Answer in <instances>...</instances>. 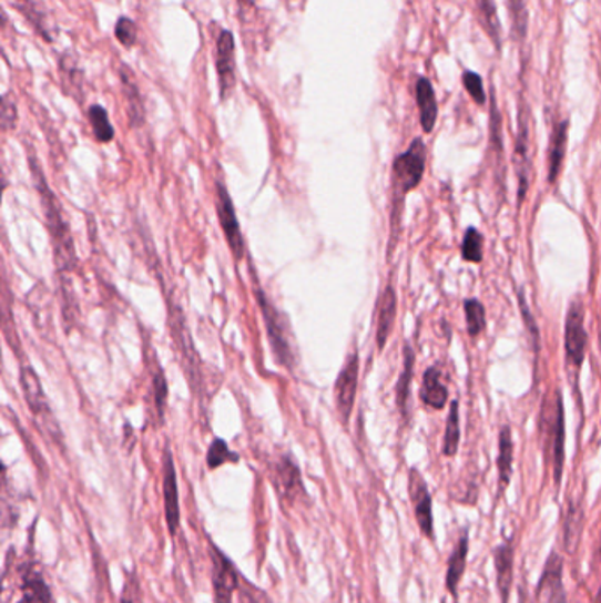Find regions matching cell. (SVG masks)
<instances>
[{
	"label": "cell",
	"instance_id": "6da1fadb",
	"mask_svg": "<svg viewBox=\"0 0 601 603\" xmlns=\"http://www.w3.org/2000/svg\"><path fill=\"white\" fill-rule=\"evenodd\" d=\"M427 149L421 139H415L408 151L397 155L391 166L390 182V238L387 258L390 259L399 244L403 229L404 202L412 190L420 186L426 173Z\"/></svg>",
	"mask_w": 601,
	"mask_h": 603
},
{
	"label": "cell",
	"instance_id": "7a4b0ae2",
	"mask_svg": "<svg viewBox=\"0 0 601 603\" xmlns=\"http://www.w3.org/2000/svg\"><path fill=\"white\" fill-rule=\"evenodd\" d=\"M254 295L258 300L259 309H262L263 321H265V328H267V337L271 340L272 351H274L275 360L281 366L293 369L295 367V357H293L292 345L288 339V324L283 318L277 307L272 306L267 295L263 292L262 286L258 285L256 276H254Z\"/></svg>",
	"mask_w": 601,
	"mask_h": 603
},
{
	"label": "cell",
	"instance_id": "3957f363",
	"mask_svg": "<svg viewBox=\"0 0 601 603\" xmlns=\"http://www.w3.org/2000/svg\"><path fill=\"white\" fill-rule=\"evenodd\" d=\"M584 319V304L580 302V298L571 300L567 313V324H564V351H567L568 366L575 369L577 376L584 364L585 349H588L589 336L585 333Z\"/></svg>",
	"mask_w": 601,
	"mask_h": 603
},
{
	"label": "cell",
	"instance_id": "277c9868",
	"mask_svg": "<svg viewBox=\"0 0 601 603\" xmlns=\"http://www.w3.org/2000/svg\"><path fill=\"white\" fill-rule=\"evenodd\" d=\"M39 193L43 196V208L47 214L48 228L52 233L53 242H55L57 262H61L62 267L71 265L74 259L73 238L65 225L64 217L61 214V207L57 205L53 194L48 190L47 182L38 177Z\"/></svg>",
	"mask_w": 601,
	"mask_h": 603
},
{
	"label": "cell",
	"instance_id": "5b68a950",
	"mask_svg": "<svg viewBox=\"0 0 601 603\" xmlns=\"http://www.w3.org/2000/svg\"><path fill=\"white\" fill-rule=\"evenodd\" d=\"M358 376H360V358H358L357 349H353L348 360L340 369L337 381H335V405L339 411L340 420L344 426H348L352 418L353 408H355V399H357Z\"/></svg>",
	"mask_w": 601,
	"mask_h": 603
},
{
	"label": "cell",
	"instance_id": "8992f818",
	"mask_svg": "<svg viewBox=\"0 0 601 603\" xmlns=\"http://www.w3.org/2000/svg\"><path fill=\"white\" fill-rule=\"evenodd\" d=\"M409 498L417 518L418 528L430 542H435V518H432V495L420 471L417 468L409 470L408 479Z\"/></svg>",
	"mask_w": 601,
	"mask_h": 603
},
{
	"label": "cell",
	"instance_id": "52a82bcc",
	"mask_svg": "<svg viewBox=\"0 0 601 603\" xmlns=\"http://www.w3.org/2000/svg\"><path fill=\"white\" fill-rule=\"evenodd\" d=\"M212 586H214L215 603H233V595L238 590L241 575L224 552L211 543Z\"/></svg>",
	"mask_w": 601,
	"mask_h": 603
},
{
	"label": "cell",
	"instance_id": "ba28073f",
	"mask_svg": "<svg viewBox=\"0 0 601 603\" xmlns=\"http://www.w3.org/2000/svg\"><path fill=\"white\" fill-rule=\"evenodd\" d=\"M215 187H217V203H215V207H217L221 228H223L224 237L228 241L232 255L235 256L236 262H241L245 256V244L244 237H242L241 225H238V219H236L232 196H230L228 190H226L223 182H217Z\"/></svg>",
	"mask_w": 601,
	"mask_h": 603
},
{
	"label": "cell",
	"instance_id": "9c48e42d",
	"mask_svg": "<svg viewBox=\"0 0 601 603\" xmlns=\"http://www.w3.org/2000/svg\"><path fill=\"white\" fill-rule=\"evenodd\" d=\"M563 556L552 551L547 558L546 569L538 581L537 596H546V603H567V591L563 584Z\"/></svg>",
	"mask_w": 601,
	"mask_h": 603
},
{
	"label": "cell",
	"instance_id": "30bf717a",
	"mask_svg": "<svg viewBox=\"0 0 601 603\" xmlns=\"http://www.w3.org/2000/svg\"><path fill=\"white\" fill-rule=\"evenodd\" d=\"M215 68L220 76L221 98L226 100L235 86V39L230 31H223L215 43Z\"/></svg>",
	"mask_w": 601,
	"mask_h": 603
},
{
	"label": "cell",
	"instance_id": "8fae6325",
	"mask_svg": "<svg viewBox=\"0 0 601 603\" xmlns=\"http://www.w3.org/2000/svg\"><path fill=\"white\" fill-rule=\"evenodd\" d=\"M516 170L519 177V202H524L526 193L529 187V172H531V163H529V113L526 109V103L520 104L519 113V134L516 142Z\"/></svg>",
	"mask_w": 601,
	"mask_h": 603
},
{
	"label": "cell",
	"instance_id": "7c38bea8",
	"mask_svg": "<svg viewBox=\"0 0 601 603\" xmlns=\"http://www.w3.org/2000/svg\"><path fill=\"white\" fill-rule=\"evenodd\" d=\"M564 405L563 394L556 390V411L554 422H552V432H550V449H552V464H554L556 489L561 488L564 470V441H567V431H564Z\"/></svg>",
	"mask_w": 601,
	"mask_h": 603
},
{
	"label": "cell",
	"instance_id": "4fadbf2b",
	"mask_svg": "<svg viewBox=\"0 0 601 603\" xmlns=\"http://www.w3.org/2000/svg\"><path fill=\"white\" fill-rule=\"evenodd\" d=\"M495 566L501 603H508L511 586H513V572H516V545H513V539L499 543L498 548L495 549Z\"/></svg>",
	"mask_w": 601,
	"mask_h": 603
},
{
	"label": "cell",
	"instance_id": "5bb4252c",
	"mask_svg": "<svg viewBox=\"0 0 601 603\" xmlns=\"http://www.w3.org/2000/svg\"><path fill=\"white\" fill-rule=\"evenodd\" d=\"M397 316V294L394 286L388 285L379 297L378 304H376V319H378V327H376V345H378L379 351L387 346L388 337H390L391 328L396 324Z\"/></svg>",
	"mask_w": 601,
	"mask_h": 603
},
{
	"label": "cell",
	"instance_id": "9a60e30c",
	"mask_svg": "<svg viewBox=\"0 0 601 603\" xmlns=\"http://www.w3.org/2000/svg\"><path fill=\"white\" fill-rule=\"evenodd\" d=\"M275 473H277V482L275 488L279 489L283 498H288L289 501H295L297 498H304L307 495L305 491L304 482H302L300 470L298 466L293 461L292 456H284L277 466H275Z\"/></svg>",
	"mask_w": 601,
	"mask_h": 603
},
{
	"label": "cell",
	"instance_id": "2e32d148",
	"mask_svg": "<svg viewBox=\"0 0 601 603\" xmlns=\"http://www.w3.org/2000/svg\"><path fill=\"white\" fill-rule=\"evenodd\" d=\"M164 509L170 533L175 534L181 524V509H179V488H176L175 464L170 452L164 459Z\"/></svg>",
	"mask_w": 601,
	"mask_h": 603
},
{
	"label": "cell",
	"instance_id": "e0dca14e",
	"mask_svg": "<svg viewBox=\"0 0 601 603\" xmlns=\"http://www.w3.org/2000/svg\"><path fill=\"white\" fill-rule=\"evenodd\" d=\"M415 98L420 110V124L424 133H432L438 121V100H436L435 86L426 76H420L415 83Z\"/></svg>",
	"mask_w": 601,
	"mask_h": 603
},
{
	"label": "cell",
	"instance_id": "ac0fdd59",
	"mask_svg": "<svg viewBox=\"0 0 601 603\" xmlns=\"http://www.w3.org/2000/svg\"><path fill=\"white\" fill-rule=\"evenodd\" d=\"M20 379H22V388L23 394H26L27 405L31 408L34 417L39 418L41 422H44V427H47V422L55 423L52 411L48 408L47 397H44L43 388H41V384H39L35 372L32 371V369H29V367H26L22 371V378Z\"/></svg>",
	"mask_w": 601,
	"mask_h": 603
},
{
	"label": "cell",
	"instance_id": "d6986e66",
	"mask_svg": "<svg viewBox=\"0 0 601 603\" xmlns=\"http://www.w3.org/2000/svg\"><path fill=\"white\" fill-rule=\"evenodd\" d=\"M468 552H469V536L468 531L460 534V539L457 540L456 548L448 558L447 570V590L450 591V595L454 599L459 596V584L465 578L466 566H468Z\"/></svg>",
	"mask_w": 601,
	"mask_h": 603
},
{
	"label": "cell",
	"instance_id": "ffe728a7",
	"mask_svg": "<svg viewBox=\"0 0 601 603\" xmlns=\"http://www.w3.org/2000/svg\"><path fill=\"white\" fill-rule=\"evenodd\" d=\"M511 474H513V440L510 427L502 426L498 447V498L507 492Z\"/></svg>",
	"mask_w": 601,
	"mask_h": 603
},
{
	"label": "cell",
	"instance_id": "44dd1931",
	"mask_svg": "<svg viewBox=\"0 0 601 603\" xmlns=\"http://www.w3.org/2000/svg\"><path fill=\"white\" fill-rule=\"evenodd\" d=\"M420 399L424 405L429 406L432 410H442L447 406L448 388L442 385L441 372H439L438 367H429L426 375H424Z\"/></svg>",
	"mask_w": 601,
	"mask_h": 603
},
{
	"label": "cell",
	"instance_id": "7402d4cb",
	"mask_svg": "<svg viewBox=\"0 0 601 603\" xmlns=\"http://www.w3.org/2000/svg\"><path fill=\"white\" fill-rule=\"evenodd\" d=\"M568 127H570V122L568 121H561L554 125V133H552V140H550L549 152L550 184H556V182H558L559 173H561V168H563L568 145Z\"/></svg>",
	"mask_w": 601,
	"mask_h": 603
},
{
	"label": "cell",
	"instance_id": "603a6c76",
	"mask_svg": "<svg viewBox=\"0 0 601 603\" xmlns=\"http://www.w3.org/2000/svg\"><path fill=\"white\" fill-rule=\"evenodd\" d=\"M404 367L397 381V406L403 417H408L409 392H411L412 367H415V349L411 345L404 346Z\"/></svg>",
	"mask_w": 601,
	"mask_h": 603
},
{
	"label": "cell",
	"instance_id": "cb8c5ba5",
	"mask_svg": "<svg viewBox=\"0 0 601 603\" xmlns=\"http://www.w3.org/2000/svg\"><path fill=\"white\" fill-rule=\"evenodd\" d=\"M122 86H124L125 101H128V115H130L131 124L134 127L143 124L145 121V110H143L142 98H140V91H137L136 83L131 78L130 71H122Z\"/></svg>",
	"mask_w": 601,
	"mask_h": 603
},
{
	"label": "cell",
	"instance_id": "d4e9b609",
	"mask_svg": "<svg viewBox=\"0 0 601 603\" xmlns=\"http://www.w3.org/2000/svg\"><path fill=\"white\" fill-rule=\"evenodd\" d=\"M460 444V415L459 401L450 402V413H448L447 429L442 438V456L454 457L459 452Z\"/></svg>",
	"mask_w": 601,
	"mask_h": 603
},
{
	"label": "cell",
	"instance_id": "484cf974",
	"mask_svg": "<svg viewBox=\"0 0 601 603\" xmlns=\"http://www.w3.org/2000/svg\"><path fill=\"white\" fill-rule=\"evenodd\" d=\"M466 324L471 339H477L487 327L486 307L477 298H468L465 302Z\"/></svg>",
	"mask_w": 601,
	"mask_h": 603
},
{
	"label": "cell",
	"instance_id": "4316f807",
	"mask_svg": "<svg viewBox=\"0 0 601 603\" xmlns=\"http://www.w3.org/2000/svg\"><path fill=\"white\" fill-rule=\"evenodd\" d=\"M462 259L468 264H481L483 259V235L477 228L469 226L462 238Z\"/></svg>",
	"mask_w": 601,
	"mask_h": 603
},
{
	"label": "cell",
	"instance_id": "83f0119b",
	"mask_svg": "<svg viewBox=\"0 0 601 603\" xmlns=\"http://www.w3.org/2000/svg\"><path fill=\"white\" fill-rule=\"evenodd\" d=\"M89 121H91L95 139L103 143L112 142L113 136H115V130L110 124V119H108L106 110L103 106H100V104L91 106L89 109Z\"/></svg>",
	"mask_w": 601,
	"mask_h": 603
},
{
	"label": "cell",
	"instance_id": "f1b7e54d",
	"mask_svg": "<svg viewBox=\"0 0 601 603\" xmlns=\"http://www.w3.org/2000/svg\"><path fill=\"white\" fill-rule=\"evenodd\" d=\"M52 596L48 591L47 582L35 575L29 573L23 582V602L22 603H50Z\"/></svg>",
	"mask_w": 601,
	"mask_h": 603
},
{
	"label": "cell",
	"instance_id": "f546056e",
	"mask_svg": "<svg viewBox=\"0 0 601 603\" xmlns=\"http://www.w3.org/2000/svg\"><path fill=\"white\" fill-rule=\"evenodd\" d=\"M480 8L483 23H486L487 34L492 38V43L496 48H501V27H499L498 13H496L495 0H477Z\"/></svg>",
	"mask_w": 601,
	"mask_h": 603
},
{
	"label": "cell",
	"instance_id": "4dcf8cb0",
	"mask_svg": "<svg viewBox=\"0 0 601 603\" xmlns=\"http://www.w3.org/2000/svg\"><path fill=\"white\" fill-rule=\"evenodd\" d=\"M510 6L511 35L517 41H524L528 34V11H526V0H508Z\"/></svg>",
	"mask_w": 601,
	"mask_h": 603
},
{
	"label": "cell",
	"instance_id": "1f68e13d",
	"mask_svg": "<svg viewBox=\"0 0 601 603\" xmlns=\"http://www.w3.org/2000/svg\"><path fill=\"white\" fill-rule=\"evenodd\" d=\"M238 461H241V457H238V453L230 450L226 441L221 440V438H215V440L212 441L211 449H208V453H206V464H208L211 470H215V468H220V466L226 464V462Z\"/></svg>",
	"mask_w": 601,
	"mask_h": 603
},
{
	"label": "cell",
	"instance_id": "d6a6232c",
	"mask_svg": "<svg viewBox=\"0 0 601 603\" xmlns=\"http://www.w3.org/2000/svg\"><path fill=\"white\" fill-rule=\"evenodd\" d=\"M462 83H465V89L475 103L480 104V106L487 103L486 89H483V80H481L480 74L465 71Z\"/></svg>",
	"mask_w": 601,
	"mask_h": 603
},
{
	"label": "cell",
	"instance_id": "836d02e7",
	"mask_svg": "<svg viewBox=\"0 0 601 603\" xmlns=\"http://www.w3.org/2000/svg\"><path fill=\"white\" fill-rule=\"evenodd\" d=\"M14 4L20 8V11H22L35 27H38L41 34L47 35V38L50 39V35H48L47 22H44L43 13H41V9H39L35 0H14Z\"/></svg>",
	"mask_w": 601,
	"mask_h": 603
},
{
	"label": "cell",
	"instance_id": "e575fe53",
	"mask_svg": "<svg viewBox=\"0 0 601 603\" xmlns=\"http://www.w3.org/2000/svg\"><path fill=\"white\" fill-rule=\"evenodd\" d=\"M115 35L121 41L122 47L133 48L136 44L137 29L130 18H119L115 25Z\"/></svg>",
	"mask_w": 601,
	"mask_h": 603
},
{
	"label": "cell",
	"instance_id": "d590c367",
	"mask_svg": "<svg viewBox=\"0 0 601 603\" xmlns=\"http://www.w3.org/2000/svg\"><path fill=\"white\" fill-rule=\"evenodd\" d=\"M17 119V106H14L13 101L6 98V95H0V130H14Z\"/></svg>",
	"mask_w": 601,
	"mask_h": 603
},
{
	"label": "cell",
	"instance_id": "8d00e7d4",
	"mask_svg": "<svg viewBox=\"0 0 601 603\" xmlns=\"http://www.w3.org/2000/svg\"><path fill=\"white\" fill-rule=\"evenodd\" d=\"M519 306L520 310H522V316H524L526 325H528L529 333L533 334V345H534V351L538 354V327L537 324H534L533 315H531V310H529L528 304H526L524 294H522V289H519Z\"/></svg>",
	"mask_w": 601,
	"mask_h": 603
},
{
	"label": "cell",
	"instance_id": "74e56055",
	"mask_svg": "<svg viewBox=\"0 0 601 603\" xmlns=\"http://www.w3.org/2000/svg\"><path fill=\"white\" fill-rule=\"evenodd\" d=\"M155 405L160 406V410H163L164 402H166L167 387L166 379L163 375L155 376Z\"/></svg>",
	"mask_w": 601,
	"mask_h": 603
},
{
	"label": "cell",
	"instance_id": "f35d334b",
	"mask_svg": "<svg viewBox=\"0 0 601 603\" xmlns=\"http://www.w3.org/2000/svg\"><path fill=\"white\" fill-rule=\"evenodd\" d=\"M122 603H142L137 599L136 593L131 590L130 586L125 587L124 595H122Z\"/></svg>",
	"mask_w": 601,
	"mask_h": 603
},
{
	"label": "cell",
	"instance_id": "ab89813d",
	"mask_svg": "<svg viewBox=\"0 0 601 603\" xmlns=\"http://www.w3.org/2000/svg\"><path fill=\"white\" fill-rule=\"evenodd\" d=\"M4 187H6L4 172H2V168H0V196H2V193H4Z\"/></svg>",
	"mask_w": 601,
	"mask_h": 603
},
{
	"label": "cell",
	"instance_id": "60d3db41",
	"mask_svg": "<svg viewBox=\"0 0 601 603\" xmlns=\"http://www.w3.org/2000/svg\"><path fill=\"white\" fill-rule=\"evenodd\" d=\"M8 23V17H6L4 9L0 8V25Z\"/></svg>",
	"mask_w": 601,
	"mask_h": 603
},
{
	"label": "cell",
	"instance_id": "b9f144b4",
	"mask_svg": "<svg viewBox=\"0 0 601 603\" xmlns=\"http://www.w3.org/2000/svg\"><path fill=\"white\" fill-rule=\"evenodd\" d=\"M238 2H241V4L254 6V2H256V0H238Z\"/></svg>",
	"mask_w": 601,
	"mask_h": 603
},
{
	"label": "cell",
	"instance_id": "7bdbcfd3",
	"mask_svg": "<svg viewBox=\"0 0 601 603\" xmlns=\"http://www.w3.org/2000/svg\"><path fill=\"white\" fill-rule=\"evenodd\" d=\"M2 470H4V466H2V462H0V473H2Z\"/></svg>",
	"mask_w": 601,
	"mask_h": 603
}]
</instances>
